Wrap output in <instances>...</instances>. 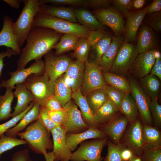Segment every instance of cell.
<instances>
[{"mask_svg":"<svg viewBox=\"0 0 161 161\" xmlns=\"http://www.w3.org/2000/svg\"><path fill=\"white\" fill-rule=\"evenodd\" d=\"M60 33L49 28L32 27L26 39L25 47L21 49L17 63V70L25 68L29 62L41 59L59 41Z\"/></svg>","mask_w":161,"mask_h":161,"instance_id":"6da1fadb","label":"cell"},{"mask_svg":"<svg viewBox=\"0 0 161 161\" xmlns=\"http://www.w3.org/2000/svg\"><path fill=\"white\" fill-rule=\"evenodd\" d=\"M42 27L57 32L72 35L79 38L87 37L91 30L82 25L52 16L41 10L35 16L32 27Z\"/></svg>","mask_w":161,"mask_h":161,"instance_id":"7a4b0ae2","label":"cell"},{"mask_svg":"<svg viewBox=\"0 0 161 161\" xmlns=\"http://www.w3.org/2000/svg\"><path fill=\"white\" fill-rule=\"evenodd\" d=\"M50 132L37 119L30 123L18 136L27 142L29 148L35 153L44 155L48 150L53 148Z\"/></svg>","mask_w":161,"mask_h":161,"instance_id":"3957f363","label":"cell"},{"mask_svg":"<svg viewBox=\"0 0 161 161\" xmlns=\"http://www.w3.org/2000/svg\"><path fill=\"white\" fill-rule=\"evenodd\" d=\"M24 6L16 21L13 22V28L21 48L26 41L32 28L34 18L41 10L38 0H22Z\"/></svg>","mask_w":161,"mask_h":161,"instance_id":"277c9868","label":"cell"},{"mask_svg":"<svg viewBox=\"0 0 161 161\" xmlns=\"http://www.w3.org/2000/svg\"><path fill=\"white\" fill-rule=\"evenodd\" d=\"M31 93L33 102L43 106L46 100L54 94V81L51 80L45 72L30 75L23 83Z\"/></svg>","mask_w":161,"mask_h":161,"instance_id":"5b68a950","label":"cell"},{"mask_svg":"<svg viewBox=\"0 0 161 161\" xmlns=\"http://www.w3.org/2000/svg\"><path fill=\"white\" fill-rule=\"evenodd\" d=\"M138 54L136 46L123 41L118 49L110 72L126 76Z\"/></svg>","mask_w":161,"mask_h":161,"instance_id":"8992f818","label":"cell"},{"mask_svg":"<svg viewBox=\"0 0 161 161\" xmlns=\"http://www.w3.org/2000/svg\"><path fill=\"white\" fill-rule=\"evenodd\" d=\"M108 139H103L87 141L82 143L79 148L72 153L71 161H102L104 158L101 156L103 147Z\"/></svg>","mask_w":161,"mask_h":161,"instance_id":"52a82bcc","label":"cell"},{"mask_svg":"<svg viewBox=\"0 0 161 161\" xmlns=\"http://www.w3.org/2000/svg\"><path fill=\"white\" fill-rule=\"evenodd\" d=\"M84 71L83 82L80 88L81 94L85 96L90 92L103 89L106 84L98 66L88 61L84 63Z\"/></svg>","mask_w":161,"mask_h":161,"instance_id":"ba28073f","label":"cell"},{"mask_svg":"<svg viewBox=\"0 0 161 161\" xmlns=\"http://www.w3.org/2000/svg\"><path fill=\"white\" fill-rule=\"evenodd\" d=\"M50 51L44 55L45 72L55 81L65 73L72 61L66 56L57 55Z\"/></svg>","mask_w":161,"mask_h":161,"instance_id":"9c48e42d","label":"cell"},{"mask_svg":"<svg viewBox=\"0 0 161 161\" xmlns=\"http://www.w3.org/2000/svg\"><path fill=\"white\" fill-rule=\"evenodd\" d=\"M130 93L134 98L137 106L140 117L144 124L151 125L152 122L150 106L151 99L143 91L138 83L130 78Z\"/></svg>","mask_w":161,"mask_h":161,"instance_id":"30bf717a","label":"cell"},{"mask_svg":"<svg viewBox=\"0 0 161 161\" xmlns=\"http://www.w3.org/2000/svg\"><path fill=\"white\" fill-rule=\"evenodd\" d=\"M44 73V61L41 59L36 61L27 68L9 72L10 78L6 80H2L0 86L13 89L16 85L23 83L30 75L33 74L41 75Z\"/></svg>","mask_w":161,"mask_h":161,"instance_id":"8fae6325","label":"cell"},{"mask_svg":"<svg viewBox=\"0 0 161 161\" xmlns=\"http://www.w3.org/2000/svg\"><path fill=\"white\" fill-rule=\"evenodd\" d=\"M94 15L102 24L110 27L115 36L121 35L125 31L124 22L121 13L113 8L95 10Z\"/></svg>","mask_w":161,"mask_h":161,"instance_id":"7c38bea8","label":"cell"},{"mask_svg":"<svg viewBox=\"0 0 161 161\" xmlns=\"http://www.w3.org/2000/svg\"><path fill=\"white\" fill-rule=\"evenodd\" d=\"M130 124L125 134L123 144L134 154L140 157L146 145L143 136L142 124L139 119Z\"/></svg>","mask_w":161,"mask_h":161,"instance_id":"4fadbf2b","label":"cell"},{"mask_svg":"<svg viewBox=\"0 0 161 161\" xmlns=\"http://www.w3.org/2000/svg\"><path fill=\"white\" fill-rule=\"evenodd\" d=\"M52 137L54 161H69L71 151L66 140V131L61 126H58L50 132Z\"/></svg>","mask_w":161,"mask_h":161,"instance_id":"5bb4252c","label":"cell"},{"mask_svg":"<svg viewBox=\"0 0 161 161\" xmlns=\"http://www.w3.org/2000/svg\"><path fill=\"white\" fill-rule=\"evenodd\" d=\"M64 106L66 109L67 115L66 121L62 126L66 133H79L89 128V127L84 121L81 112L75 103L70 100Z\"/></svg>","mask_w":161,"mask_h":161,"instance_id":"9a60e30c","label":"cell"},{"mask_svg":"<svg viewBox=\"0 0 161 161\" xmlns=\"http://www.w3.org/2000/svg\"><path fill=\"white\" fill-rule=\"evenodd\" d=\"M155 49L139 54L135 59L130 71L139 79L150 73L156 60Z\"/></svg>","mask_w":161,"mask_h":161,"instance_id":"2e32d148","label":"cell"},{"mask_svg":"<svg viewBox=\"0 0 161 161\" xmlns=\"http://www.w3.org/2000/svg\"><path fill=\"white\" fill-rule=\"evenodd\" d=\"M129 123L128 120L124 115H117L107 123L99 127L117 144L120 143Z\"/></svg>","mask_w":161,"mask_h":161,"instance_id":"e0dca14e","label":"cell"},{"mask_svg":"<svg viewBox=\"0 0 161 161\" xmlns=\"http://www.w3.org/2000/svg\"><path fill=\"white\" fill-rule=\"evenodd\" d=\"M136 39L137 43L136 46L139 54L155 49L159 41L156 32L146 24L140 27Z\"/></svg>","mask_w":161,"mask_h":161,"instance_id":"ac0fdd59","label":"cell"},{"mask_svg":"<svg viewBox=\"0 0 161 161\" xmlns=\"http://www.w3.org/2000/svg\"><path fill=\"white\" fill-rule=\"evenodd\" d=\"M147 6L140 10L130 12L126 15L124 41L130 43L136 40L137 33L145 16Z\"/></svg>","mask_w":161,"mask_h":161,"instance_id":"d6986e66","label":"cell"},{"mask_svg":"<svg viewBox=\"0 0 161 161\" xmlns=\"http://www.w3.org/2000/svg\"><path fill=\"white\" fill-rule=\"evenodd\" d=\"M84 63L78 60L72 61L67 71L62 75L64 81L74 92L82 85L84 71Z\"/></svg>","mask_w":161,"mask_h":161,"instance_id":"ffe728a7","label":"cell"},{"mask_svg":"<svg viewBox=\"0 0 161 161\" xmlns=\"http://www.w3.org/2000/svg\"><path fill=\"white\" fill-rule=\"evenodd\" d=\"M107 137L106 134L98 127L91 126L87 130L79 133H66V140L71 151H72L84 140L91 139H103Z\"/></svg>","mask_w":161,"mask_h":161,"instance_id":"44dd1931","label":"cell"},{"mask_svg":"<svg viewBox=\"0 0 161 161\" xmlns=\"http://www.w3.org/2000/svg\"><path fill=\"white\" fill-rule=\"evenodd\" d=\"M12 19L8 16H5L3 18V26L0 32V46L6 47L20 54L21 49L17 42L16 36L13 28Z\"/></svg>","mask_w":161,"mask_h":161,"instance_id":"7402d4cb","label":"cell"},{"mask_svg":"<svg viewBox=\"0 0 161 161\" xmlns=\"http://www.w3.org/2000/svg\"><path fill=\"white\" fill-rule=\"evenodd\" d=\"M124 39L120 35L113 37L110 44L102 56L98 66L102 72H110L118 49Z\"/></svg>","mask_w":161,"mask_h":161,"instance_id":"603a6c76","label":"cell"},{"mask_svg":"<svg viewBox=\"0 0 161 161\" xmlns=\"http://www.w3.org/2000/svg\"><path fill=\"white\" fill-rule=\"evenodd\" d=\"M13 92L17 98V103L10 117H13L24 111L30 103L33 102L34 98L31 93L27 89L24 83L16 85Z\"/></svg>","mask_w":161,"mask_h":161,"instance_id":"cb8c5ba5","label":"cell"},{"mask_svg":"<svg viewBox=\"0 0 161 161\" xmlns=\"http://www.w3.org/2000/svg\"><path fill=\"white\" fill-rule=\"evenodd\" d=\"M113 37L106 32L96 42L91 45L87 61L98 66L100 58L110 46Z\"/></svg>","mask_w":161,"mask_h":161,"instance_id":"d4e9b609","label":"cell"},{"mask_svg":"<svg viewBox=\"0 0 161 161\" xmlns=\"http://www.w3.org/2000/svg\"><path fill=\"white\" fill-rule=\"evenodd\" d=\"M72 98L80 108L81 115L84 122L89 126L96 127L94 120V114L90 109L86 97L81 93L80 88L73 92Z\"/></svg>","mask_w":161,"mask_h":161,"instance_id":"484cf974","label":"cell"},{"mask_svg":"<svg viewBox=\"0 0 161 161\" xmlns=\"http://www.w3.org/2000/svg\"><path fill=\"white\" fill-rule=\"evenodd\" d=\"M40 105L35 103L32 107L23 116L14 127L7 131L4 134L7 136L16 137L18 133L22 131L32 122L38 119Z\"/></svg>","mask_w":161,"mask_h":161,"instance_id":"4316f807","label":"cell"},{"mask_svg":"<svg viewBox=\"0 0 161 161\" xmlns=\"http://www.w3.org/2000/svg\"><path fill=\"white\" fill-rule=\"evenodd\" d=\"M119 111L109 99L94 114V120L96 126L105 124L115 117Z\"/></svg>","mask_w":161,"mask_h":161,"instance_id":"83f0119b","label":"cell"},{"mask_svg":"<svg viewBox=\"0 0 161 161\" xmlns=\"http://www.w3.org/2000/svg\"><path fill=\"white\" fill-rule=\"evenodd\" d=\"M160 80L156 76L149 74L140 79L141 88L151 100L157 98L161 88Z\"/></svg>","mask_w":161,"mask_h":161,"instance_id":"f1b7e54d","label":"cell"},{"mask_svg":"<svg viewBox=\"0 0 161 161\" xmlns=\"http://www.w3.org/2000/svg\"><path fill=\"white\" fill-rule=\"evenodd\" d=\"M119 111L125 116L130 123L135 122L140 117L137 106L130 93L126 95L121 104Z\"/></svg>","mask_w":161,"mask_h":161,"instance_id":"f546056e","label":"cell"},{"mask_svg":"<svg viewBox=\"0 0 161 161\" xmlns=\"http://www.w3.org/2000/svg\"><path fill=\"white\" fill-rule=\"evenodd\" d=\"M102 72L103 78L106 84L126 94L130 93L131 87L129 80L125 76L110 72Z\"/></svg>","mask_w":161,"mask_h":161,"instance_id":"4dcf8cb0","label":"cell"},{"mask_svg":"<svg viewBox=\"0 0 161 161\" xmlns=\"http://www.w3.org/2000/svg\"><path fill=\"white\" fill-rule=\"evenodd\" d=\"M41 11L48 14L71 22L77 21L75 11L68 7L41 5Z\"/></svg>","mask_w":161,"mask_h":161,"instance_id":"1f68e13d","label":"cell"},{"mask_svg":"<svg viewBox=\"0 0 161 161\" xmlns=\"http://www.w3.org/2000/svg\"><path fill=\"white\" fill-rule=\"evenodd\" d=\"M54 95L63 107L71 100L72 92L65 83L62 75L54 81Z\"/></svg>","mask_w":161,"mask_h":161,"instance_id":"d6a6232c","label":"cell"},{"mask_svg":"<svg viewBox=\"0 0 161 161\" xmlns=\"http://www.w3.org/2000/svg\"><path fill=\"white\" fill-rule=\"evenodd\" d=\"M77 20L82 25L90 30L102 29L103 25L90 12L83 9H77L75 11Z\"/></svg>","mask_w":161,"mask_h":161,"instance_id":"836d02e7","label":"cell"},{"mask_svg":"<svg viewBox=\"0 0 161 161\" xmlns=\"http://www.w3.org/2000/svg\"><path fill=\"white\" fill-rule=\"evenodd\" d=\"M88 103L94 114L108 100V97L103 89L93 90L86 96Z\"/></svg>","mask_w":161,"mask_h":161,"instance_id":"e575fe53","label":"cell"},{"mask_svg":"<svg viewBox=\"0 0 161 161\" xmlns=\"http://www.w3.org/2000/svg\"><path fill=\"white\" fill-rule=\"evenodd\" d=\"M13 89L6 88L5 94H0V122L5 120L11 116L12 103L15 97Z\"/></svg>","mask_w":161,"mask_h":161,"instance_id":"d590c367","label":"cell"},{"mask_svg":"<svg viewBox=\"0 0 161 161\" xmlns=\"http://www.w3.org/2000/svg\"><path fill=\"white\" fill-rule=\"evenodd\" d=\"M143 138L146 144L161 147V134L156 128L147 124L142 125Z\"/></svg>","mask_w":161,"mask_h":161,"instance_id":"8d00e7d4","label":"cell"},{"mask_svg":"<svg viewBox=\"0 0 161 161\" xmlns=\"http://www.w3.org/2000/svg\"><path fill=\"white\" fill-rule=\"evenodd\" d=\"M79 38L73 35L64 34L53 48L55 50V54L60 55L64 52L73 50Z\"/></svg>","mask_w":161,"mask_h":161,"instance_id":"74e56055","label":"cell"},{"mask_svg":"<svg viewBox=\"0 0 161 161\" xmlns=\"http://www.w3.org/2000/svg\"><path fill=\"white\" fill-rule=\"evenodd\" d=\"M91 46L87 37L79 38L73 50V56L77 60L84 63L88 60Z\"/></svg>","mask_w":161,"mask_h":161,"instance_id":"f35d334b","label":"cell"},{"mask_svg":"<svg viewBox=\"0 0 161 161\" xmlns=\"http://www.w3.org/2000/svg\"><path fill=\"white\" fill-rule=\"evenodd\" d=\"M27 144V142L23 139L17 138L6 135L4 134L0 137V158L5 152L18 146Z\"/></svg>","mask_w":161,"mask_h":161,"instance_id":"ab89813d","label":"cell"},{"mask_svg":"<svg viewBox=\"0 0 161 161\" xmlns=\"http://www.w3.org/2000/svg\"><path fill=\"white\" fill-rule=\"evenodd\" d=\"M161 147L146 144L140 156L141 161H161Z\"/></svg>","mask_w":161,"mask_h":161,"instance_id":"60d3db41","label":"cell"},{"mask_svg":"<svg viewBox=\"0 0 161 161\" xmlns=\"http://www.w3.org/2000/svg\"><path fill=\"white\" fill-rule=\"evenodd\" d=\"M103 89L109 99L119 111L121 104L126 94L107 84Z\"/></svg>","mask_w":161,"mask_h":161,"instance_id":"b9f144b4","label":"cell"},{"mask_svg":"<svg viewBox=\"0 0 161 161\" xmlns=\"http://www.w3.org/2000/svg\"><path fill=\"white\" fill-rule=\"evenodd\" d=\"M107 153L104 161H123L121 156V143L115 144L107 140Z\"/></svg>","mask_w":161,"mask_h":161,"instance_id":"7bdbcfd3","label":"cell"},{"mask_svg":"<svg viewBox=\"0 0 161 161\" xmlns=\"http://www.w3.org/2000/svg\"><path fill=\"white\" fill-rule=\"evenodd\" d=\"M34 104V102H31L28 108L22 113L12 117L8 121L0 124V137L7 131L16 126L25 114L32 107Z\"/></svg>","mask_w":161,"mask_h":161,"instance_id":"ee69618b","label":"cell"},{"mask_svg":"<svg viewBox=\"0 0 161 161\" xmlns=\"http://www.w3.org/2000/svg\"><path fill=\"white\" fill-rule=\"evenodd\" d=\"M150 111L152 121L156 127L161 126V106L157 101V97L151 100Z\"/></svg>","mask_w":161,"mask_h":161,"instance_id":"f6af8a7d","label":"cell"},{"mask_svg":"<svg viewBox=\"0 0 161 161\" xmlns=\"http://www.w3.org/2000/svg\"><path fill=\"white\" fill-rule=\"evenodd\" d=\"M37 119L50 132L55 127L58 126L51 119L48 115V111L42 106H40Z\"/></svg>","mask_w":161,"mask_h":161,"instance_id":"bcb514c9","label":"cell"},{"mask_svg":"<svg viewBox=\"0 0 161 161\" xmlns=\"http://www.w3.org/2000/svg\"><path fill=\"white\" fill-rule=\"evenodd\" d=\"M48 114L51 119L58 125L62 126L67 118V110L65 107L61 109L48 112Z\"/></svg>","mask_w":161,"mask_h":161,"instance_id":"7dc6e473","label":"cell"},{"mask_svg":"<svg viewBox=\"0 0 161 161\" xmlns=\"http://www.w3.org/2000/svg\"><path fill=\"white\" fill-rule=\"evenodd\" d=\"M146 20V24L151 28L155 32L161 31V12L148 15Z\"/></svg>","mask_w":161,"mask_h":161,"instance_id":"c3c4849f","label":"cell"},{"mask_svg":"<svg viewBox=\"0 0 161 161\" xmlns=\"http://www.w3.org/2000/svg\"><path fill=\"white\" fill-rule=\"evenodd\" d=\"M38 2L40 5L49 3L58 4L71 5H88V0H40Z\"/></svg>","mask_w":161,"mask_h":161,"instance_id":"681fc988","label":"cell"},{"mask_svg":"<svg viewBox=\"0 0 161 161\" xmlns=\"http://www.w3.org/2000/svg\"><path fill=\"white\" fill-rule=\"evenodd\" d=\"M132 0H114L112 4L113 8L125 16L130 11V5Z\"/></svg>","mask_w":161,"mask_h":161,"instance_id":"f907efd6","label":"cell"},{"mask_svg":"<svg viewBox=\"0 0 161 161\" xmlns=\"http://www.w3.org/2000/svg\"><path fill=\"white\" fill-rule=\"evenodd\" d=\"M42 106L48 112L58 110L63 108L54 94L48 97Z\"/></svg>","mask_w":161,"mask_h":161,"instance_id":"816d5d0a","label":"cell"},{"mask_svg":"<svg viewBox=\"0 0 161 161\" xmlns=\"http://www.w3.org/2000/svg\"><path fill=\"white\" fill-rule=\"evenodd\" d=\"M112 2V0H89L88 6L95 10L106 9L110 8Z\"/></svg>","mask_w":161,"mask_h":161,"instance_id":"f5cc1de1","label":"cell"},{"mask_svg":"<svg viewBox=\"0 0 161 161\" xmlns=\"http://www.w3.org/2000/svg\"><path fill=\"white\" fill-rule=\"evenodd\" d=\"M30 159L29 149L26 148L15 152L10 161H29Z\"/></svg>","mask_w":161,"mask_h":161,"instance_id":"db71d44e","label":"cell"},{"mask_svg":"<svg viewBox=\"0 0 161 161\" xmlns=\"http://www.w3.org/2000/svg\"><path fill=\"white\" fill-rule=\"evenodd\" d=\"M156 60L150 73L157 76L161 80V54L160 52L156 50Z\"/></svg>","mask_w":161,"mask_h":161,"instance_id":"11a10c76","label":"cell"},{"mask_svg":"<svg viewBox=\"0 0 161 161\" xmlns=\"http://www.w3.org/2000/svg\"><path fill=\"white\" fill-rule=\"evenodd\" d=\"M18 54L17 53L10 48H7L6 51L0 52V79L2 76V71L4 66V59L6 57H10Z\"/></svg>","mask_w":161,"mask_h":161,"instance_id":"9f6ffc18","label":"cell"},{"mask_svg":"<svg viewBox=\"0 0 161 161\" xmlns=\"http://www.w3.org/2000/svg\"><path fill=\"white\" fill-rule=\"evenodd\" d=\"M106 33V32L102 29L92 30L87 37L91 45H92L100 39Z\"/></svg>","mask_w":161,"mask_h":161,"instance_id":"6f0895ef","label":"cell"},{"mask_svg":"<svg viewBox=\"0 0 161 161\" xmlns=\"http://www.w3.org/2000/svg\"><path fill=\"white\" fill-rule=\"evenodd\" d=\"M161 0H154L151 4L147 6L146 15L161 12Z\"/></svg>","mask_w":161,"mask_h":161,"instance_id":"680465c9","label":"cell"},{"mask_svg":"<svg viewBox=\"0 0 161 161\" xmlns=\"http://www.w3.org/2000/svg\"><path fill=\"white\" fill-rule=\"evenodd\" d=\"M121 156L123 161H128L133 155L132 151L123 144L121 143Z\"/></svg>","mask_w":161,"mask_h":161,"instance_id":"91938a15","label":"cell"},{"mask_svg":"<svg viewBox=\"0 0 161 161\" xmlns=\"http://www.w3.org/2000/svg\"><path fill=\"white\" fill-rule=\"evenodd\" d=\"M147 1L145 0H132L130 5V10L131 9L137 11L144 7Z\"/></svg>","mask_w":161,"mask_h":161,"instance_id":"94428289","label":"cell"},{"mask_svg":"<svg viewBox=\"0 0 161 161\" xmlns=\"http://www.w3.org/2000/svg\"><path fill=\"white\" fill-rule=\"evenodd\" d=\"M4 2L7 3L13 8L18 9L19 8L22 0H3Z\"/></svg>","mask_w":161,"mask_h":161,"instance_id":"6125c7cd","label":"cell"},{"mask_svg":"<svg viewBox=\"0 0 161 161\" xmlns=\"http://www.w3.org/2000/svg\"><path fill=\"white\" fill-rule=\"evenodd\" d=\"M44 156L46 161H54L55 158L53 151L47 152Z\"/></svg>","mask_w":161,"mask_h":161,"instance_id":"be15d7a7","label":"cell"},{"mask_svg":"<svg viewBox=\"0 0 161 161\" xmlns=\"http://www.w3.org/2000/svg\"><path fill=\"white\" fill-rule=\"evenodd\" d=\"M128 161H141V159L140 157L133 154L131 158Z\"/></svg>","mask_w":161,"mask_h":161,"instance_id":"e7e4bbea","label":"cell"},{"mask_svg":"<svg viewBox=\"0 0 161 161\" xmlns=\"http://www.w3.org/2000/svg\"><path fill=\"white\" fill-rule=\"evenodd\" d=\"M29 161H34L30 159Z\"/></svg>","mask_w":161,"mask_h":161,"instance_id":"03108f58","label":"cell"},{"mask_svg":"<svg viewBox=\"0 0 161 161\" xmlns=\"http://www.w3.org/2000/svg\"><path fill=\"white\" fill-rule=\"evenodd\" d=\"M1 88L0 86V91L1 90Z\"/></svg>","mask_w":161,"mask_h":161,"instance_id":"003e7915","label":"cell"}]
</instances>
